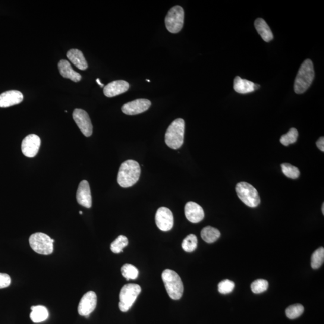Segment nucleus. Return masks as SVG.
<instances>
[{
    "instance_id": "28",
    "label": "nucleus",
    "mask_w": 324,
    "mask_h": 324,
    "mask_svg": "<svg viewBox=\"0 0 324 324\" xmlns=\"http://www.w3.org/2000/svg\"><path fill=\"white\" fill-rule=\"evenodd\" d=\"M121 273L122 276L124 277L127 281H130L131 279L134 280L138 278V270L137 267L132 265L131 264H125V265L122 267Z\"/></svg>"
},
{
    "instance_id": "8",
    "label": "nucleus",
    "mask_w": 324,
    "mask_h": 324,
    "mask_svg": "<svg viewBox=\"0 0 324 324\" xmlns=\"http://www.w3.org/2000/svg\"><path fill=\"white\" fill-rule=\"evenodd\" d=\"M184 11L180 6L172 7L165 18V26L170 33H178L184 26Z\"/></svg>"
},
{
    "instance_id": "1",
    "label": "nucleus",
    "mask_w": 324,
    "mask_h": 324,
    "mask_svg": "<svg viewBox=\"0 0 324 324\" xmlns=\"http://www.w3.org/2000/svg\"><path fill=\"white\" fill-rule=\"evenodd\" d=\"M141 175V168L137 161L128 160L119 168L117 182L121 187L128 188L137 183Z\"/></svg>"
},
{
    "instance_id": "5",
    "label": "nucleus",
    "mask_w": 324,
    "mask_h": 324,
    "mask_svg": "<svg viewBox=\"0 0 324 324\" xmlns=\"http://www.w3.org/2000/svg\"><path fill=\"white\" fill-rule=\"evenodd\" d=\"M54 240L48 235L37 232L30 236V247L36 253L43 255H49L53 253Z\"/></svg>"
},
{
    "instance_id": "3",
    "label": "nucleus",
    "mask_w": 324,
    "mask_h": 324,
    "mask_svg": "<svg viewBox=\"0 0 324 324\" xmlns=\"http://www.w3.org/2000/svg\"><path fill=\"white\" fill-rule=\"evenodd\" d=\"M314 71L313 62L310 59H306L301 64L295 78L294 91L297 94H303L313 81Z\"/></svg>"
},
{
    "instance_id": "18",
    "label": "nucleus",
    "mask_w": 324,
    "mask_h": 324,
    "mask_svg": "<svg viewBox=\"0 0 324 324\" xmlns=\"http://www.w3.org/2000/svg\"><path fill=\"white\" fill-rule=\"evenodd\" d=\"M259 85L254 84L253 82L237 77L234 79V89L236 92L240 94H247L254 92L258 89Z\"/></svg>"
},
{
    "instance_id": "33",
    "label": "nucleus",
    "mask_w": 324,
    "mask_h": 324,
    "mask_svg": "<svg viewBox=\"0 0 324 324\" xmlns=\"http://www.w3.org/2000/svg\"><path fill=\"white\" fill-rule=\"evenodd\" d=\"M11 284V277L8 274L0 273V289L7 288Z\"/></svg>"
},
{
    "instance_id": "32",
    "label": "nucleus",
    "mask_w": 324,
    "mask_h": 324,
    "mask_svg": "<svg viewBox=\"0 0 324 324\" xmlns=\"http://www.w3.org/2000/svg\"><path fill=\"white\" fill-rule=\"evenodd\" d=\"M235 284L230 280H223L218 284V291L222 294H228L233 291Z\"/></svg>"
},
{
    "instance_id": "6",
    "label": "nucleus",
    "mask_w": 324,
    "mask_h": 324,
    "mask_svg": "<svg viewBox=\"0 0 324 324\" xmlns=\"http://www.w3.org/2000/svg\"><path fill=\"white\" fill-rule=\"evenodd\" d=\"M141 291L140 286L137 284H129L124 285L119 294V309L122 312H127L129 310Z\"/></svg>"
},
{
    "instance_id": "2",
    "label": "nucleus",
    "mask_w": 324,
    "mask_h": 324,
    "mask_svg": "<svg viewBox=\"0 0 324 324\" xmlns=\"http://www.w3.org/2000/svg\"><path fill=\"white\" fill-rule=\"evenodd\" d=\"M162 279L169 297L174 300H180L183 295L184 285L178 273L166 269L162 274Z\"/></svg>"
},
{
    "instance_id": "17",
    "label": "nucleus",
    "mask_w": 324,
    "mask_h": 324,
    "mask_svg": "<svg viewBox=\"0 0 324 324\" xmlns=\"http://www.w3.org/2000/svg\"><path fill=\"white\" fill-rule=\"evenodd\" d=\"M185 215L188 221L193 223L200 222L204 218L203 208L193 201H190L185 205Z\"/></svg>"
},
{
    "instance_id": "26",
    "label": "nucleus",
    "mask_w": 324,
    "mask_h": 324,
    "mask_svg": "<svg viewBox=\"0 0 324 324\" xmlns=\"http://www.w3.org/2000/svg\"><path fill=\"white\" fill-rule=\"evenodd\" d=\"M304 307L301 304H296L289 306L286 309L285 313L288 318L295 319L300 317L304 312Z\"/></svg>"
},
{
    "instance_id": "4",
    "label": "nucleus",
    "mask_w": 324,
    "mask_h": 324,
    "mask_svg": "<svg viewBox=\"0 0 324 324\" xmlns=\"http://www.w3.org/2000/svg\"><path fill=\"white\" fill-rule=\"evenodd\" d=\"M185 121L183 119H175L169 125L165 134V143L172 149H180L184 143Z\"/></svg>"
},
{
    "instance_id": "38",
    "label": "nucleus",
    "mask_w": 324,
    "mask_h": 324,
    "mask_svg": "<svg viewBox=\"0 0 324 324\" xmlns=\"http://www.w3.org/2000/svg\"><path fill=\"white\" fill-rule=\"evenodd\" d=\"M146 81H148V82H150V81L149 80H146Z\"/></svg>"
},
{
    "instance_id": "35",
    "label": "nucleus",
    "mask_w": 324,
    "mask_h": 324,
    "mask_svg": "<svg viewBox=\"0 0 324 324\" xmlns=\"http://www.w3.org/2000/svg\"><path fill=\"white\" fill-rule=\"evenodd\" d=\"M96 81H97V83H98V84L99 85V86L100 87H103L104 85L102 83H101V82H100V79L97 78V80H96Z\"/></svg>"
},
{
    "instance_id": "14",
    "label": "nucleus",
    "mask_w": 324,
    "mask_h": 324,
    "mask_svg": "<svg viewBox=\"0 0 324 324\" xmlns=\"http://www.w3.org/2000/svg\"><path fill=\"white\" fill-rule=\"evenodd\" d=\"M77 200L82 206L90 209L92 206V198L89 182L82 181L78 185L77 192Z\"/></svg>"
},
{
    "instance_id": "16",
    "label": "nucleus",
    "mask_w": 324,
    "mask_h": 324,
    "mask_svg": "<svg viewBox=\"0 0 324 324\" xmlns=\"http://www.w3.org/2000/svg\"><path fill=\"white\" fill-rule=\"evenodd\" d=\"M23 94L17 90L6 91L0 94V108H8L23 102Z\"/></svg>"
},
{
    "instance_id": "22",
    "label": "nucleus",
    "mask_w": 324,
    "mask_h": 324,
    "mask_svg": "<svg viewBox=\"0 0 324 324\" xmlns=\"http://www.w3.org/2000/svg\"><path fill=\"white\" fill-rule=\"evenodd\" d=\"M30 319L34 323L45 321L49 317L48 309L45 306H36L31 307Z\"/></svg>"
},
{
    "instance_id": "29",
    "label": "nucleus",
    "mask_w": 324,
    "mask_h": 324,
    "mask_svg": "<svg viewBox=\"0 0 324 324\" xmlns=\"http://www.w3.org/2000/svg\"><path fill=\"white\" fill-rule=\"evenodd\" d=\"M197 244L198 240L196 236L194 234H190L182 242V247L186 252L191 253L196 249Z\"/></svg>"
},
{
    "instance_id": "15",
    "label": "nucleus",
    "mask_w": 324,
    "mask_h": 324,
    "mask_svg": "<svg viewBox=\"0 0 324 324\" xmlns=\"http://www.w3.org/2000/svg\"><path fill=\"white\" fill-rule=\"evenodd\" d=\"M130 84L124 80L111 82L104 87L103 93L106 97H112L127 92L129 90Z\"/></svg>"
},
{
    "instance_id": "12",
    "label": "nucleus",
    "mask_w": 324,
    "mask_h": 324,
    "mask_svg": "<svg viewBox=\"0 0 324 324\" xmlns=\"http://www.w3.org/2000/svg\"><path fill=\"white\" fill-rule=\"evenodd\" d=\"M41 145V140L38 135H28L21 144L22 152L28 157H34L38 153Z\"/></svg>"
},
{
    "instance_id": "23",
    "label": "nucleus",
    "mask_w": 324,
    "mask_h": 324,
    "mask_svg": "<svg viewBox=\"0 0 324 324\" xmlns=\"http://www.w3.org/2000/svg\"><path fill=\"white\" fill-rule=\"evenodd\" d=\"M201 236L204 241L207 243L211 244L215 243L218 240L221 236V233L218 229L209 226L202 229L201 232Z\"/></svg>"
},
{
    "instance_id": "11",
    "label": "nucleus",
    "mask_w": 324,
    "mask_h": 324,
    "mask_svg": "<svg viewBox=\"0 0 324 324\" xmlns=\"http://www.w3.org/2000/svg\"><path fill=\"white\" fill-rule=\"evenodd\" d=\"M97 306V295L95 292L89 291L83 295L79 303L78 313L82 316L88 317L95 310Z\"/></svg>"
},
{
    "instance_id": "10",
    "label": "nucleus",
    "mask_w": 324,
    "mask_h": 324,
    "mask_svg": "<svg viewBox=\"0 0 324 324\" xmlns=\"http://www.w3.org/2000/svg\"><path fill=\"white\" fill-rule=\"evenodd\" d=\"M73 118L82 133L89 137L93 133V125L89 114L83 109H76L73 112Z\"/></svg>"
},
{
    "instance_id": "31",
    "label": "nucleus",
    "mask_w": 324,
    "mask_h": 324,
    "mask_svg": "<svg viewBox=\"0 0 324 324\" xmlns=\"http://www.w3.org/2000/svg\"><path fill=\"white\" fill-rule=\"evenodd\" d=\"M269 287V283L264 279H257L251 285V291L254 294H261L265 292Z\"/></svg>"
},
{
    "instance_id": "25",
    "label": "nucleus",
    "mask_w": 324,
    "mask_h": 324,
    "mask_svg": "<svg viewBox=\"0 0 324 324\" xmlns=\"http://www.w3.org/2000/svg\"><path fill=\"white\" fill-rule=\"evenodd\" d=\"M298 137V132L295 128H292L287 134L283 135L280 139V142L285 146L297 142Z\"/></svg>"
},
{
    "instance_id": "7",
    "label": "nucleus",
    "mask_w": 324,
    "mask_h": 324,
    "mask_svg": "<svg viewBox=\"0 0 324 324\" xmlns=\"http://www.w3.org/2000/svg\"><path fill=\"white\" fill-rule=\"evenodd\" d=\"M236 192L243 202L248 207H256L260 204L258 191L252 185L241 182L236 186Z\"/></svg>"
},
{
    "instance_id": "20",
    "label": "nucleus",
    "mask_w": 324,
    "mask_h": 324,
    "mask_svg": "<svg viewBox=\"0 0 324 324\" xmlns=\"http://www.w3.org/2000/svg\"><path fill=\"white\" fill-rule=\"evenodd\" d=\"M67 57L76 67L81 71L86 70L88 64L83 52L78 49H71L67 53Z\"/></svg>"
},
{
    "instance_id": "34",
    "label": "nucleus",
    "mask_w": 324,
    "mask_h": 324,
    "mask_svg": "<svg viewBox=\"0 0 324 324\" xmlns=\"http://www.w3.org/2000/svg\"><path fill=\"white\" fill-rule=\"evenodd\" d=\"M316 146L318 147L320 150L324 152V138L323 137H320L316 142Z\"/></svg>"
},
{
    "instance_id": "37",
    "label": "nucleus",
    "mask_w": 324,
    "mask_h": 324,
    "mask_svg": "<svg viewBox=\"0 0 324 324\" xmlns=\"http://www.w3.org/2000/svg\"><path fill=\"white\" fill-rule=\"evenodd\" d=\"M80 213L81 214V215H82V214H83V212H81V211H80Z\"/></svg>"
},
{
    "instance_id": "21",
    "label": "nucleus",
    "mask_w": 324,
    "mask_h": 324,
    "mask_svg": "<svg viewBox=\"0 0 324 324\" xmlns=\"http://www.w3.org/2000/svg\"><path fill=\"white\" fill-rule=\"evenodd\" d=\"M256 29L257 33L264 41L266 42H269L273 38V33L266 22L262 18H257L254 23Z\"/></svg>"
},
{
    "instance_id": "27",
    "label": "nucleus",
    "mask_w": 324,
    "mask_h": 324,
    "mask_svg": "<svg viewBox=\"0 0 324 324\" xmlns=\"http://www.w3.org/2000/svg\"><path fill=\"white\" fill-rule=\"evenodd\" d=\"M283 174L286 177L291 179H297L300 175V170L296 166L289 164V163H283L281 165Z\"/></svg>"
},
{
    "instance_id": "36",
    "label": "nucleus",
    "mask_w": 324,
    "mask_h": 324,
    "mask_svg": "<svg viewBox=\"0 0 324 324\" xmlns=\"http://www.w3.org/2000/svg\"><path fill=\"white\" fill-rule=\"evenodd\" d=\"M322 213L323 214H324V204H323V205H322Z\"/></svg>"
},
{
    "instance_id": "24",
    "label": "nucleus",
    "mask_w": 324,
    "mask_h": 324,
    "mask_svg": "<svg viewBox=\"0 0 324 324\" xmlns=\"http://www.w3.org/2000/svg\"><path fill=\"white\" fill-rule=\"evenodd\" d=\"M128 245V238L124 235H119L111 245V250L113 253L118 254L122 252L125 247Z\"/></svg>"
},
{
    "instance_id": "13",
    "label": "nucleus",
    "mask_w": 324,
    "mask_h": 324,
    "mask_svg": "<svg viewBox=\"0 0 324 324\" xmlns=\"http://www.w3.org/2000/svg\"><path fill=\"white\" fill-rule=\"evenodd\" d=\"M152 105L149 100L138 99L125 103L122 107V111L128 115L140 114L147 111Z\"/></svg>"
},
{
    "instance_id": "19",
    "label": "nucleus",
    "mask_w": 324,
    "mask_h": 324,
    "mask_svg": "<svg viewBox=\"0 0 324 324\" xmlns=\"http://www.w3.org/2000/svg\"><path fill=\"white\" fill-rule=\"evenodd\" d=\"M58 69L59 73L65 78L69 79L75 83L80 81L81 80V75L72 68L71 65L67 60L62 59L59 61Z\"/></svg>"
},
{
    "instance_id": "30",
    "label": "nucleus",
    "mask_w": 324,
    "mask_h": 324,
    "mask_svg": "<svg viewBox=\"0 0 324 324\" xmlns=\"http://www.w3.org/2000/svg\"><path fill=\"white\" fill-rule=\"evenodd\" d=\"M324 261V248L320 247L317 249L311 256V266L314 269H319L322 265Z\"/></svg>"
},
{
    "instance_id": "9",
    "label": "nucleus",
    "mask_w": 324,
    "mask_h": 324,
    "mask_svg": "<svg viewBox=\"0 0 324 324\" xmlns=\"http://www.w3.org/2000/svg\"><path fill=\"white\" fill-rule=\"evenodd\" d=\"M156 224L160 230L169 231L174 226V216L168 208L162 207L157 210L155 216Z\"/></svg>"
}]
</instances>
